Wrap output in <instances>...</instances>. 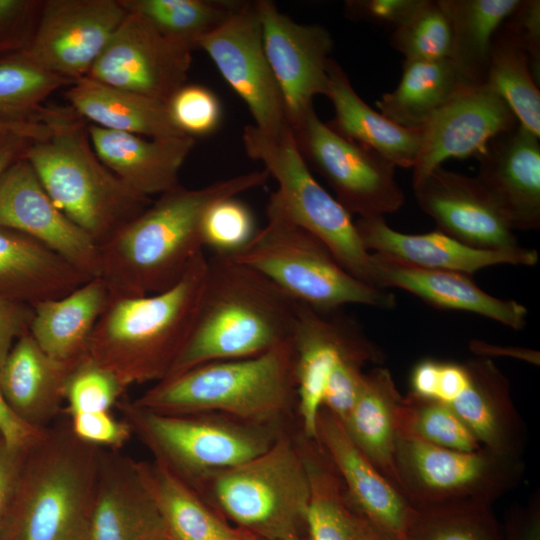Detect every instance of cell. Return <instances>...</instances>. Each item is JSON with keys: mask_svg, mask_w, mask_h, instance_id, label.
Returning <instances> with one entry per match:
<instances>
[{"mask_svg": "<svg viewBox=\"0 0 540 540\" xmlns=\"http://www.w3.org/2000/svg\"><path fill=\"white\" fill-rule=\"evenodd\" d=\"M355 225L368 252L421 269L471 276L494 265L533 266L539 260L536 250L522 246L513 250L481 249L466 245L440 230L424 234L398 232L383 216L359 217Z\"/></svg>", "mask_w": 540, "mask_h": 540, "instance_id": "obj_22", "label": "cell"}, {"mask_svg": "<svg viewBox=\"0 0 540 540\" xmlns=\"http://www.w3.org/2000/svg\"><path fill=\"white\" fill-rule=\"evenodd\" d=\"M110 299L100 277L57 299L32 305L29 334L53 359L75 364L88 354L95 325Z\"/></svg>", "mask_w": 540, "mask_h": 540, "instance_id": "obj_31", "label": "cell"}, {"mask_svg": "<svg viewBox=\"0 0 540 540\" xmlns=\"http://www.w3.org/2000/svg\"><path fill=\"white\" fill-rule=\"evenodd\" d=\"M197 48L205 51L245 103L254 126L273 136L291 130L265 53L257 1H242L224 24L198 42Z\"/></svg>", "mask_w": 540, "mask_h": 540, "instance_id": "obj_13", "label": "cell"}, {"mask_svg": "<svg viewBox=\"0 0 540 540\" xmlns=\"http://www.w3.org/2000/svg\"><path fill=\"white\" fill-rule=\"evenodd\" d=\"M468 384L465 364L440 362L435 400L450 404Z\"/></svg>", "mask_w": 540, "mask_h": 540, "instance_id": "obj_56", "label": "cell"}, {"mask_svg": "<svg viewBox=\"0 0 540 540\" xmlns=\"http://www.w3.org/2000/svg\"><path fill=\"white\" fill-rule=\"evenodd\" d=\"M327 76L324 96L334 108V117L327 125L341 136L377 152L395 167L413 168L420 148L421 128L402 127L367 105L344 69L332 58Z\"/></svg>", "mask_w": 540, "mask_h": 540, "instance_id": "obj_29", "label": "cell"}, {"mask_svg": "<svg viewBox=\"0 0 540 540\" xmlns=\"http://www.w3.org/2000/svg\"><path fill=\"white\" fill-rule=\"evenodd\" d=\"M92 147L100 161L136 194L150 198L179 185V172L195 138H147L88 123Z\"/></svg>", "mask_w": 540, "mask_h": 540, "instance_id": "obj_25", "label": "cell"}, {"mask_svg": "<svg viewBox=\"0 0 540 540\" xmlns=\"http://www.w3.org/2000/svg\"><path fill=\"white\" fill-rule=\"evenodd\" d=\"M266 216V225L230 258L262 273L295 301L319 312L349 304L396 306L392 293L348 272L321 240L296 224L272 197Z\"/></svg>", "mask_w": 540, "mask_h": 540, "instance_id": "obj_8", "label": "cell"}, {"mask_svg": "<svg viewBox=\"0 0 540 540\" xmlns=\"http://www.w3.org/2000/svg\"><path fill=\"white\" fill-rule=\"evenodd\" d=\"M539 136L520 122L498 134L477 156L475 176L498 204L513 230L540 227Z\"/></svg>", "mask_w": 540, "mask_h": 540, "instance_id": "obj_23", "label": "cell"}, {"mask_svg": "<svg viewBox=\"0 0 540 540\" xmlns=\"http://www.w3.org/2000/svg\"><path fill=\"white\" fill-rule=\"evenodd\" d=\"M396 427L398 437H413L446 449L472 452L482 447L448 404L410 392L398 405Z\"/></svg>", "mask_w": 540, "mask_h": 540, "instance_id": "obj_41", "label": "cell"}, {"mask_svg": "<svg viewBox=\"0 0 540 540\" xmlns=\"http://www.w3.org/2000/svg\"><path fill=\"white\" fill-rule=\"evenodd\" d=\"M466 84L449 59L404 60L401 80L376 101L381 114L405 128H421Z\"/></svg>", "mask_w": 540, "mask_h": 540, "instance_id": "obj_35", "label": "cell"}, {"mask_svg": "<svg viewBox=\"0 0 540 540\" xmlns=\"http://www.w3.org/2000/svg\"><path fill=\"white\" fill-rule=\"evenodd\" d=\"M43 431L27 423L12 409L0 386V438L5 446L15 452L26 451Z\"/></svg>", "mask_w": 540, "mask_h": 540, "instance_id": "obj_53", "label": "cell"}, {"mask_svg": "<svg viewBox=\"0 0 540 540\" xmlns=\"http://www.w3.org/2000/svg\"><path fill=\"white\" fill-rule=\"evenodd\" d=\"M316 440L339 473L352 506L390 536L406 540L413 506L355 445L342 421L324 407L317 418Z\"/></svg>", "mask_w": 540, "mask_h": 540, "instance_id": "obj_24", "label": "cell"}, {"mask_svg": "<svg viewBox=\"0 0 540 540\" xmlns=\"http://www.w3.org/2000/svg\"><path fill=\"white\" fill-rule=\"evenodd\" d=\"M253 540H264V539H259V538H254L253 537ZM279 540H303V539L300 536H294V537H289V538L279 539Z\"/></svg>", "mask_w": 540, "mask_h": 540, "instance_id": "obj_63", "label": "cell"}, {"mask_svg": "<svg viewBox=\"0 0 540 540\" xmlns=\"http://www.w3.org/2000/svg\"><path fill=\"white\" fill-rule=\"evenodd\" d=\"M116 407L154 460L191 488L214 472L263 453L287 427L256 425L216 413H157L128 400H119Z\"/></svg>", "mask_w": 540, "mask_h": 540, "instance_id": "obj_9", "label": "cell"}, {"mask_svg": "<svg viewBox=\"0 0 540 540\" xmlns=\"http://www.w3.org/2000/svg\"><path fill=\"white\" fill-rule=\"evenodd\" d=\"M406 540H503L492 504L463 501L413 507Z\"/></svg>", "mask_w": 540, "mask_h": 540, "instance_id": "obj_40", "label": "cell"}, {"mask_svg": "<svg viewBox=\"0 0 540 540\" xmlns=\"http://www.w3.org/2000/svg\"><path fill=\"white\" fill-rule=\"evenodd\" d=\"M101 451L69 421L46 427L25 451L0 540H88Z\"/></svg>", "mask_w": 540, "mask_h": 540, "instance_id": "obj_6", "label": "cell"}, {"mask_svg": "<svg viewBox=\"0 0 540 540\" xmlns=\"http://www.w3.org/2000/svg\"><path fill=\"white\" fill-rule=\"evenodd\" d=\"M73 82L53 74L20 52L0 58V114L37 120L44 102Z\"/></svg>", "mask_w": 540, "mask_h": 540, "instance_id": "obj_42", "label": "cell"}, {"mask_svg": "<svg viewBox=\"0 0 540 540\" xmlns=\"http://www.w3.org/2000/svg\"><path fill=\"white\" fill-rule=\"evenodd\" d=\"M291 131L309 168L326 180L336 200L351 215L384 216L404 204L396 167L377 152L332 130L314 107Z\"/></svg>", "mask_w": 540, "mask_h": 540, "instance_id": "obj_12", "label": "cell"}, {"mask_svg": "<svg viewBox=\"0 0 540 540\" xmlns=\"http://www.w3.org/2000/svg\"><path fill=\"white\" fill-rule=\"evenodd\" d=\"M89 279L42 243L0 226V295L32 306L65 296Z\"/></svg>", "mask_w": 540, "mask_h": 540, "instance_id": "obj_30", "label": "cell"}, {"mask_svg": "<svg viewBox=\"0 0 540 540\" xmlns=\"http://www.w3.org/2000/svg\"><path fill=\"white\" fill-rule=\"evenodd\" d=\"M452 34L449 60L468 85L487 82L493 37L520 0H439Z\"/></svg>", "mask_w": 540, "mask_h": 540, "instance_id": "obj_34", "label": "cell"}, {"mask_svg": "<svg viewBox=\"0 0 540 540\" xmlns=\"http://www.w3.org/2000/svg\"><path fill=\"white\" fill-rule=\"evenodd\" d=\"M33 140L17 134H0V179L18 160L25 157Z\"/></svg>", "mask_w": 540, "mask_h": 540, "instance_id": "obj_59", "label": "cell"}, {"mask_svg": "<svg viewBox=\"0 0 540 540\" xmlns=\"http://www.w3.org/2000/svg\"><path fill=\"white\" fill-rule=\"evenodd\" d=\"M371 363L363 356L351 355L342 358L327 381L322 407L344 422L349 415L360 391L365 372L363 368Z\"/></svg>", "mask_w": 540, "mask_h": 540, "instance_id": "obj_48", "label": "cell"}, {"mask_svg": "<svg viewBox=\"0 0 540 540\" xmlns=\"http://www.w3.org/2000/svg\"><path fill=\"white\" fill-rule=\"evenodd\" d=\"M166 104L173 123L186 136L209 135L221 124L220 100L203 85L186 83Z\"/></svg>", "mask_w": 540, "mask_h": 540, "instance_id": "obj_46", "label": "cell"}, {"mask_svg": "<svg viewBox=\"0 0 540 540\" xmlns=\"http://www.w3.org/2000/svg\"><path fill=\"white\" fill-rule=\"evenodd\" d=\"M518 122L491 85H465L421 127L413 183L447 159L476 158L492 138Z\"/></svg>", "mask_w": 540, "mask_h": 540, "instance_id": "obj_18", "label": "cell"}, {"mask_svg": "<svg viewBox=\"0 0 540 540\" xmlns=\"http://www.w3.org/2000/svg\"><path fill=\"white\" fill-rule=\"evenodd\" d=\"M348 498V497H347ZM351 510V540H398L369 521L349 502Z\"/></svg>", "mask_w": 540, "mask_h": 540, "instance_id": "obj_61", "label": "cell"}, {"mask_svg": "<svg viewBox=\"0 0 540 540\" xmlns=\"http://www.w3.org/2000/svg\"><path fill=\"white\" fill-rule=\"evenodd\" d=\"M242 143L278 183L272 197L298 225L321 240L357 279L376 287L372 254L366 250L351 214L323 188L302 157L292 131L279 136L246 125Z\"/></svg>", "mask_w": 540, "mask_h": 540, "instance_id": "obj_10", "label": "cell"}, {"mask_svg": "<svg viewBox=\"0 0 540 540\" xmlns=\"http://www.w3.org/2000/svg\"><path fill=\"white\" fill-rule=\"evenodd\" d=\"M31 305L0 295V368L15 342L29 332Z\"/></svg>", "mask_w": 540, "mask_h": 540, "instance_id": "obj_52", "label": "cell"}, {"mask_svg": "<svg viewBox=\"0 0 540 540\" xmlns=\"http://www.w3.org/2000/svg\"><path fill=\"white\" fill-rule=\"evenodd\" d=\"M419 207L448 236L475 248L520 247L498 204L476 177L438 166L413 183Z\"/></svg>", "mask_w": 540, "mask_h": 540, "instance_id": "obj_20", "label": "cell"}, {"mask_svg": "<svg viewBox=\"0 0 540 540\" xmlns=\"http://www.w3.org/2000/svg\"><path fill=\"white\" fill-rule=\"evenodd\" d=\"M0 134H17L37 141L46 138L49 129L40 120L17 119L0 114Z\"/></svg>", "mask_w": 540, "mask_h": 540, "instance_id": "obj_60", "label": "cell"}, {"mask_svg": "<svg viewBox=\"0 0 540 540\" xmlns=\"http://www.w3.org/2000/svg\"><path fill=\"white\" fill-rule=\"evenodd\" d=\"M440 362L432 359H424L413 368L410 378V393L435 400Z\"/></svg>", "mask_w": 540, "mask_h": 540, "instance_id": "obj_57", "label": "cell"}, {"mask_svg": "<svg viewBox=\"0 0 540 540\" xmlns=\"http://www.w3.org/2000/svg\"><path fill=\"white\" fill-rule=\"evenodd\" d=\"M132 403L163 414L216 413L288 426L297 406L292 339L257 356L193 367L155 383Z\"/></svg>", "mask_w": 540, "mask_h": 540, "instance_id": "obj_5", "label": "cell"}, {"mask_svg": "<svg viewBox=\"0 0 540 540\" xmlns=\"http://www.w3.org/2000/svg\"><path fill=\"white\" fill-rule=\"evenodd\" d=\"M207 269L202 251L169 289L143 297H110L92 332L88 356L126 389L163 380L193 329Z\"/></svg>", "mask_w": 540, "mask_h": 540, "instance_id": "obj_3", "label": "cell"}, {"mask_svg": "<svg viewBox=\"0 0 540 540\" xmlns=\"http://www.w3.org/2000/svg\"><path fill=\"white\" fill-rule=\"evenodd\" d=\"M464 364L468 384L449 406L482 447L499 455L521 458L526 430L507 378L490 358L478 357Z\"/></svg>", "mask_w": 540, "mask_h": 540, "instance_id": "obj_27", "label": "cell"}, {"mask_svg": "<svg viewBox=\"0 0 540 540\" xmlns=\"http://www.w3.org/2000/svg\"><path fill=\"white\" fill-rule=\"evenodd\" d=\"M43 3L42 0H0V58L27 49Z\"/></svg>", "mask_w": 540, "mask_h": 540, "instance_id": "obj_47", "label": "cell"}, {"mask_svg": "<svg viewBox=\"0 0 540 540\" xmlns=\"http://www.w3.org/2000/svg\"><path fill=\"white\" fill-rule=\"evenodd\" d=\"M268 172L255 170L189 189L177 187L121 226L99 245L100 275L110 297H143L175 285L204 251L201 228L217 201L265 185Z\"/></svg>", "mask_w": 540, "mask_h": 540, "instance_id": "obj_1", "label": "cell"}, {"mask_svg": "<svg viewBox=\"0 0 540 540\" xmlns=\"http://www.w3.org/2000/svg\"><path fill=\"white\" fill-rule=\"evenodd\" d=\"M69 106L89 124L147 138L186 136L165 102L83 77L68 87Z\"/></svg>", "mask_w": 540, "mask_h": 540, "instance_id": "obj_32", "label": "cell"}, {"mask_svg": "<svg viewBox=\"0 0 540 540\" xmlns=\"http://www.w3.org/2000/svg\"><path fill=\"white\" fill-rule=\"evenodd\" d=\"M396 468L404 497L413 507L473 501L492 504L519 485L521 458L484 447L466 452L398 437Z\"/></svg>", "mask_w": 540, "mask_h": 540, "instance_id": "obj_11", "label": "cell"}, {"mask_svg": "<svg viewBox=\"0 0 540 540\" xmlns=\"http://www.w3.org/2000/svg\"><path fill=\"white\" fill-rule=\"evenodd\" d=\"M371 254L378 288L401 289L431 306L475 313L514 330L526 326L528 310L524 305L490 295L470 275L416 268Z\"/></svg>", "mask_w": 540, "mask_h": 540, "instance_id": "obj_26", "label": "cell"}, {"mask_svg": "<svg viewBox=\"0 0 540 540\" xmlns=\"http://www.w3.org/2000/svg\"><path fill=\"white\" fill-rule=\"evenodd\" d=\"M24 454L9 450L0 438V539L15 498Z\"/></svg>", "mask_w": 540, "mask_h": 540, "instance_id": "obj_54", "label": "cell"}, {"mask_svg": "<svg viewBox=\"0 0 540 540\" xmlns=\"http://www.w3.org/2000/svg\"><path fill=\"white\" fill-rule=\"evenodd\" d=\"M127 13L120 0H44L23 53L74 83L87 76Z\"/></svg>", "mask_w": 540, "mask_h": 540, "instance_id": "obj_16", "label": "cell"}, {"mask_svg": "<svg viewBox=\"0 0 540 540\" xmlns=\"http://www.w3.org/2000/svg\"><path fill=\"white\" fill-rule=\"evenodd\" d=\"M390 44L405 60L449 59L451 26L439 0H423L415 13L392 31Z\"/></svg>", "mask_w": 540, "mask_h": 540, "instance_id": "obj_43", "label": "cell"}, {"mask_svg": "<svg viewBox=\"0 0 540 540\" xmlns=\"http://www.w3.org/2000/svg\"><path fill=\"white\" fill-rule=\"evenodd\" d=\"M508 104L518 121L540 137V91L521 40L504 22L490 49L487 82Z\"/></svg>", "mask_w": 540, "mask_h": 540, "instance_id": "obj_38", "label": "cell"}, {"mask_svg": "<svg viewBox=\"0 0 540 540\" xmlns=\"http://www.w3.org/2000/svg\"><path fill=\"white\" fill-rule=\"evenodd\" d=\"M257 231L251 209L236 197L225 198L213 204L204 216L203 247L214 255L230 257L245 248Z\"/></svg>", "mask_w": 540, "mask_h": 540, "instance_id": "obj_44", "label": "cell"}, {"mask_svg": "<svg viewBox=\"0 0 540 540\" xmlns=\"http://www.w3.org/2000/svg\"><path fill=\"white\" fill-rule=\"evenodd\" d=\"M470 349L479 357L508 356L534 365H539L540 362L539 352L528 348L503 347L473 340L470 342Z\"/></svg>", "mask_w": 540, "mask_h": 540, "instance_id": "obj_58", "label": "cell"}, {"mask_svg": "<svg viewBox=\"0 0 540 540\" xmlns=\"http://www.w3.org/2000/svg\"><path fill=\"white\" fill-rule=\"evenodd\" d=\"M402 397L390 371L377 366L365 372L355 403L342 422L355 445L401 493L396 412Z\"/></svg>", "mask_w": 540, "mask_h": 540, "instance_id": "obj_33", "label": "cell"}, {"mask_svg": "<svg viewBox=\"0 0 540 540\" xmlns=\"http://www.w3.org/2000/svg\"><path fill=\"white\" fill-rule=\"evenodd\" d=\"M162 540H170V539H169L168 537H165V538H164V539H162Z\"/></svg>", "mask_w": 540, "mask_h": 540, "instance_id": "obj_64", "label": "cell"}, {"mask_svg": "<svg viewBox=\"0 0 540 540\" xmlns=\"http://www.w3.org/2000/svg\"><path fill=\"white\" fill-rule=\"evenodd\" d=\"M265 53L281 91L290 129L325 95L334 41L319 24H300L271 0H257Z\"/></svg>", "mask_w": 540, "mask_h": 540, "instance_id": "obj_17", "label": "cell"}, {"mask_svg": "<svg viewBox=\"0 0 540 540\" xmlns=\"http://www.w3.org/2000/svg\"><path fill=\"white\" fill-rule=\"evenodd\" d=\"M75 364L53 359L26 333L15 342L0 368V386L23 420L45 429L62 410Z\"/></svg>", "mask_w": 540, "mask_h": 540, "instance_id": "obj_28", "label": "cell"}, {"mask_svg": "<svg viewBox=\"0 0 540 540\" xmlns=\"http://www.w3.org/2000/svg\"><path fill=\"white\" fill-rule=\"evenodd\" d=\"M192 489L230 525L254 538L279 540L304 532L308 477L290 426L263 453L208 475Z\"/></svg>", "mask_w": 540, "mask_h": 540, "instance_id": "obj_7", "label": "cell"}, {"mask_svg": "<svg viewBox=\"0 0 540 540\" xmlns=\"http://www.w3.org/2000/svg\"><path fill=\"white\" fill-rule=\"evenodd\" d=\"M503 540H540V499L531 497L526 505H514L506 515Z\"/></svg>", "mask_w": 540, "mask_h": 540, "instance_id": "obj_55", "label": "cell"}, {"mask_svg": "<svg viewBox=\"0 0 540 540\" xmlns=\"http://www.w3.org/2000/svg\"><path fill=\"white\" fill-rule=\"evenodd\" d=\"M423 0H349L345 15L351 20L366 21L396 29L408 20Z\"/></svg>", "mask_w": 540, "mask_h": 540, "instance_id": "obj_50", "label": "cell"}, {"mask_svg": "<svg viewBox=\"0 0 540 540\" xmlns=\"http://www.w3.org/2000/svg\"><path fill=\"white\" fill-rule=\"evenodd\" d=\"M69 416L75 436L101 448L118 450L129 441L133 433L125 420L116 419L110 411L74 413Z\"/></svg>", "mask_w": 540, "mask_h": 540, "instance_id": "obj_49", "label": "cell"}, {"mask_svg": "<svg viewBox=\"0 0 540 540\" xmlns=\"http://www.w3.org/2000/svg\"><path fill=\"white\" fill-rule=\"evenodd\" d=\"M192 51L128 12L86 77L167 103L187 82Z\"/></svg>", "mask_w": 540, "mask_h": 540, "instance_id": "obj_14", "label": "cell"}, {"mask_svg": "<svg viewBox=\"0 0 540 540\" xmlns=\"http://www.w3.org/2000/svg\"><path fill=\"white\" fill-rule=\"evenodd\" d=\"M337 311L323 313L298 304L292 335L299 430L316 439V424L327 381L337 363L346 356L366 357L382 365L385 355L360 325Z\"/></svg>", "mask_w": 540, "mask_h": 540, "instance_id": "obj_15", "label": "cell"}, {"mask_svg": "<svg viewBox=\"0 0 540 540\" xmlns=\"http://www.w3.org/2000/svg\"><path fill=\"white\" fill-rule=\"evenodd\" d=\"M0 226L42 243L89 277H99V245L56 206L25 157L0 179Z\"/></svg>", "mask_w": 540, "mask_h": 540, "instance_id": "obj_19", "label": "cell"}, {"mask_svg": "<svg viewBox=\"0 0 540 540\" xmlns=\"http://www.w3.org/2000/svg\"><path fill=\"white\" fill-rule=\"evenodd\" d=\"M505 23L521 40L527 51L533 78L540 83V1L520 0Z\"/></svg>", "mask_w": 540, "mask_h": 540, "instance_id": "obj_51", "label": "cell"}, {"mask_svg": "<svg viewBox=\"0 0 540 540\" xmlns=\"http://www.w3.org/2000/svg\"><path fill=\"white\" fill-rule=\"evenodd\" d=\"M36 118L49 135L32 142L25 158L56 206L98 245L151 204L100 161L88 122L70 106H43Z\"/></svg>", "mask_w": 540, "mask_h": 540, "instance_id": "obj_4", "label": "cell"}, {"mask_svg": "<svg viewBox=\"0 0 540 540\" xmlns=\"http://www.w3.org/2000/svg\"><path fill=\"white\" fill-rule=\"evenodd\" d=\"M143 467L170 540H229L235 534L237 528L165 466L154 460Z\"/></svg>", "mask_w": 540, "mask_h": 540, "instance_id": "obj_36", "label": "cell"}, {"mask_svg": "<svg viewBox=\"0 0 540 540\" xmlns=\"http://www.w3.org/2000/svg\"><path fill=\"white\" fill-rule=\"evenodd\" d=\"M165 527L143 462L102 448L88 540H162Z\"/></svg>", "mask_w": 540, "mask_h": 540, "instance_id": "obj_21", "label": "cell"}, {"mask_svg": "<svg viewBox=\"0 0 540 540\" xmlns=\"http://www.w3.org/2000/svg\"><path fill=\"white\" fill-rule=\"evenodd\" d=\"M298 304L257 270L213 254L193 329L164 379L209 362L257 356L292 339Z\"/></svg>", "mask_w": 540, "mask_h": 540, "instance_id": "obj_2", "label": "cell"}, {"mask_svg": "<svg viewBox=\"0 0 540 540\" xmlns=\"http://www.w3.org/2000/svg\"><path fill=\"white\" fill-rule=\"evenodd\" d=\"M229 540H253V536L237 528L235 534Z\"/></svg>", "mask_w": 540, "mask_h": 540, "instance_id": "obj_62", "label": "cell"}, {"mask_svg": "<svg viewBox=\"0 0 540 540\" xmlns=\"http://www.w3.org/2000/svg\"><path fill=\"white\" fill-rule=\"evenodd\" d=\"M127 12L147 20L162 35L191 50L224 24L241 0H120Z\"/></svg>", "mask_w": 540, "mask_h": 540, "instance_id": "obj_39", "label": "cell"}, {"mask_svg": "<svg viewBox=\"0 0 540 540\" xmlns=\"http://www.w3.org/2000/svg\"><path fill=\"white\" fill-rule=\"evenodd\" d=\"M295 433L309 485L303 540H351V510L339 473L316 439Z\"/></svg>", "mask_w": 540, "mask_h": 540, "instance_id": "obj_37", "label": "cell"}, {"mask_svg": "<svg viewBox=\"0 0 540 540\" xmlns=\"http://www.w3.org/2000/svg\"><path fill=\"white\" fill-rule=\"evenodd\" d=\"M126 388L107 369L88 354L73 367L66 385V412L88 413L110 411Z\"/></svg>", "mask_w": 540, "mask_h": 540, "instance_id": "obj_45", "label": "cell"}]
</instances>
